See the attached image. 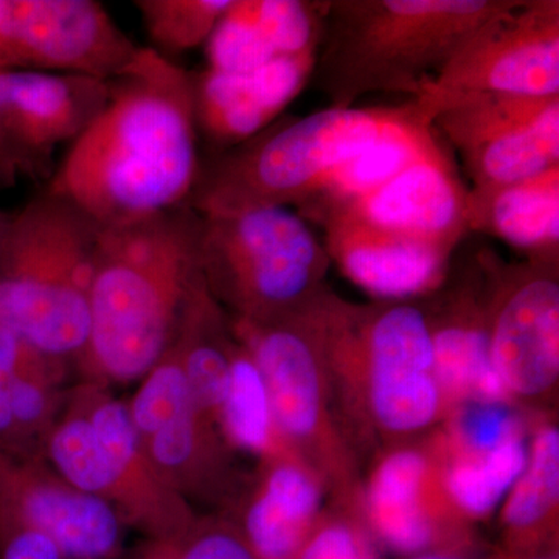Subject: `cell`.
Instances as JSON below:
<instances>
[{"mask_svg":"<svg viewBox=\"0 0 559 559\" xmlns=\"http://www.w3.org/2000/svg\"><path fill=\"white\" fill-rule=\"evenodd\" d=\"M559 499V432L543 428L528 448V462L510 489L503 509L506 549L524 554L554 546V520Z\"/></svg>","mask_w":559,"mask_h":559,"instance_id":"obj_25","label":"cell"},{"mask_svg":"<svg viewBox=\"0 0 559 559\" xmlns=\"http://www.w3.org/2000/svg\"><path fill=\"white\" fill-rule=\"evenodd\" d=\"M127 404L151 465L173 492L193 510L231 498L226 440L194 403L175 349L140 380Z\"/></svg>","mask_w":559,"mask_h":559,"instance_id":"obj_9","label":"cell"},{"mask_svg":"<svg viewBox=\"0 0 559 559\" xmlns=\"http://www.w3.org/2000/svg\"><path fill=\"white\" fill-rule=\"evenodd\" d=\"M440 145L432 127L418 116L412 102L406 103L381 138L337 168L322 191L304 202L299 212L359 200Z\"/></svg>","mask_w":559,"mask_h":559,"instance_id":"obj_24","label":"cell"},{"mask_svg":"<svg viewBox=\"0 0 559 559\" xmlns=\"http://www.w3.org/2000/svg\"><path fill=\"white\" fill-rule=\"evenodd\" d=\"M108 100V80L0 72V190L20 179L50 180L55 151L79 139Z\"/></svg>","mask_w":559,"mask_h":559,"instance_id":"obj_12","label":"cell"},{"mask_svg":"<svg viewBox=\"0 0 559 559\" xmlns=\"http://www.w3.org/2000/svg\"><path fill=\"white\" fill-rule=\"evenodd\" d=\"M558 253L520 266L498 260L489 307V352L509 395L538 399L559 377Z\"/></svg>","mask_w":559,"mask_h":559,"instance_id":"obj_13","label":"cell"},{"mask_svg":"<svg viewBox=\"0 0 559 559\" xmlns=\"http://www.w3.org/2000/svg\"><path fill=\"white\" fill-rule=\"evenodd\" d=\"M325 230L326 252L345 277L373 296L392 301L439 288L455 249L378 229L342 209H318L300 215Z\"/></svg>","mask_w":559,"mask_h":559,"instance_id":"obj_16","label":"cell"},{"mask_svg":"<svg viewBox=\"0 0 559 559\" xmlns=\"http://www.w3.org/2000/svg\"><path fill=\"white\" fill-rule=\"evenodd\" d=\"M297 559H380L377 543L355 522H316Z\"/></svg>","mask_w":559,"mask_h":559,"instance_id":"obj_31","label":"cell"},{"mask_svg":"<svg viewBox=\"0 0 559 559\" xmlns=\"http://www.w3.org/2000/svg\"><path fill=\"white\" fill-rule=\"evenodd\" d=\"M151 49L173 61L207 43L234 0H135Z\"/></svg>","mask_w":559,"mask_h":559,"instance_id":"obj_28","label":"cell"},{"mask_svg":"<svg viewBox=\"0 0 559 559\" xmlns=\"http://www.w3.org/2000/svg\"><path fill=\"white\" fill-rule=\"evenodd\" d=\"M103 226L44 190L11 216L0 249V325L75 366L90 336V294Z\"/></svg>","mask_w":559,"mask_h":559,"instance_id":"obj_4","label":"cell"},{"mask_svg":"<svg viewBox=\"0 0 559 559\" xmlns=\"http://www.w3.org/2000/svg\"><path fill=\"white\" fill-rule=\"evenodd\" d=\"M528 448L516 436L488 454L454 463L447 474V489L455 506L468 516H487L520 479L527 466Z\"/></svg>","mask_w":559,"mask_h":559,"instance_id":"obj_27","label":"cell"},{"mask_svg":"<svg viewBox=\"0 0 559 559\" xmlns=\"http://www.w3.org/2000/svg\"><path fill=\"white\" fill-rule=\"evenodd\" d=\"M409 559H468L463 550H437L417 555Z\"/></svg>","mask_w":559,"mask_h":559,"instance_id":"obj_36","label":"cell"},{"mask_svg":"<svg viewBox=\"0 0 559 559\" xmlns=\"http://www.w3.org/2000/svg\"><path fill=\"white\" fill-rule=\"evenodd\" d=\"M237 340V337H235ZM218 430L230 447L264 460L289 457L272 415L266 385L249 353L237 341L230 388L218 418Z\"/></svg>","mask_w":559,"mask_h":559,"instance_id":"obj_26","label":"cell"},{"mask_svg":"<svg viewBox=\"0 0 559 559\" xmlns=\"http://www.w3.org/2000/svg\"><path fill=\"white\" fill-rule=\"evenodd\" d=\"M311 314L325 366L366 381L367 407L382 430L412 433L436 421L443 392L428 311L403 300L355 307L323 293Z\"/></svg>","mask_w":559,"mask_h":559,"instance_id":"obj_6","label":"cell"},{"mask_svg":"<svg viewBox=\"0 0 559 559\" xmlns=\"http://www.w3.org/2000/svg\"><path fill=\"white\" fill-rule=\"evenodd\" d=\"M429 463L417 451H399L382 460L367 491V520L374 543L395 554L417 557L437 550H463L426 509Z\"/></svg>","mask_w":559,"mask_h":559,"instance_id":"obj_20","label":"cell"},{"mask_svg":"<svg viewBox=\"0 0 559 559\" xmlns=\"http://www.w3.org/2000/svg\"><path fill=\"white\" fill-rule=\"evenodd\" d=\"M0 559H66L39 530L0 514Z\"/></svg>","mask_w":559,"mask_h":559,"instance_id":"obj_32","label":"cell"},{"mask_svg":"<svg viewBox=\"0 0 559 559\" xmlns=\"http://www.w3.org/2000/svg\"><path fill=\"white\" fill-rule=\"evenodd\" d=\"M520 0H326L311 81L331 108L370 94L417 98L451 58Z\"/></svg>","mask_w":559,"mask_h":559,"instance_id":"obj_3","label":"cell"},{"mask_svg":"<svg viewBox=\"0 0 559 559\" xmlns=\"http://www.w3.org/2000/svg\"><path fill=\"white\" fill-rule=\"evenodd\" d=\"M0 514L49 536L66 559H114L123 544L119 514L69 484L46 459L0 454Z\"/></svg>","mask_w":559,"mask_h":559,"instance_id":"obj_15","label":"cell"},{"mask_svg":"<svg viewBox=\"0 0 559 559\" xmlns=\"http://www.w3.org/2000/svg\"><path fill=\"white\" fill-rule=\"evenodd\" d=\"M469 231H487L530 257L558 253L559 165L487 197L469 198Z\"/></svg>","mask_w":559,"mask_h":559,"instance_id":"obj_23","label":"cell"},{"mask_svg":"<svg viewBox=\"0 0 559 559\" xmlns=\"http://www.w3.org/2000/svg\"><path fill=\"white\" fill-rule=\"evenodd\" d=\"M108 86L105 109L73 140L47 190L103 227L186 205L201 160L190 70L142 47Z\"/></svg>","mask_w":559,"mask_h":559,"instance_id":"obj_1","label":"cell"},{"mask_svg":"<svg viewBox=\"0 0 559 559\" xmlns=\"http://www.w3.org/2000/svg\"><path fill=\"white\" fill-rule=\"evenodd\" d=\"M516 436H520L516 418L506 403L474 400L455 418V437L468 457L488 454Z\"/></svg>","mask_w":559,"mask_h":559,"instance_id":"obj_30","label":"cell"},{"mask_svg":"<svg viewBox=\"0 0 559 559\" xmlns=\"http://www.w3.org/2000/svg\"><path fill=\"white\" fill-rule=\"evenodd\" d=\"M412 105L440 142L457 151L471 179L469 198L559 165V95L460 94Z\"/></svg>","mask_w":559,"mask_h":559,"instance_id":"obj_8","label":"cell"},{"mask_svg":"<svg viewBox=\"0 0 559 559\" xmlns=\"http://www.w3.org/2000/svg\"><path fill=\"white\" fill-rule=\"evenodd\" d=\"M171 559H257L231 520L198 516L178 540L168 544Z\"/></svg>","mask_w":559,"mask_h":559,"instance_id":"obj_29","label":"cell"},{"mask_svg":"<svg viewBox=\"0 0 559 559\" xmlns=\"http://www.w3.org/2000/svg\"><path fill=\"white\" fill-rule=\"evenodd\" d=\"M68 395L90 419L102 447L148 510L156 528L154 543L178 540L197 521V511L157 476L132 425L127 401L116 399L106 385L92 381L81 382Z\"/></svg>","mask_w":559,"mask_h":559,"instance_id":"obj_19","label":"cell"},{"mask_svg":"<svg viewBox=\"0 0 559 559\" xmlns=\"http://www.w3.org/2000/svg\"><path fill=\"white\" fill-rule=\"evenodd\" d=\"M266 465L241 521H231L257 559H297L318 522L322 491L296 459H271Z\"/></svg>","mask_w":559,"mask_h":559,"instance_id":"obj_21","label":"cell"},{"mask_svg":"<svg viewBox=\"0 0 559 559\" xmlns=\"http://www.w3.org/2000/svg\"><path fill=\"white\" fill-rule=\"evenodd\" d=\"M503 559H559L557 547L549 546L544 549L524 551V554H503Z\"/></svg>","mask_w":559,"mask_h":559,"instance_id":"obj_35","label":"cell"},{"mask_svg":"<svg viewBox=\"0 0 559 559\" xmlns=\"http://www.w3.org/2000/svg\"><path fill=\"white\" fill-rule=\"evenodd\" d=\"M342 209L356 218L419 240L457 249L469 231L468 189L443 146L418 157L359 200L300 210Z\"/></svg>","mask_w":559,"mask_h":559,"instance_id":"obj_17","label":"cell"},{"mask_svg":"<svg viewBox=\"0 0 559 559\" xmlns=\"http://www.w3.org/2000/svg\"><path fill=\"white\" fill-rule=\"evenodd\" d=\"M235 345L229 316L202 282L183 311L171 348L194 403L216 428L230 388Z\"/></svg>","mask_w":559,"mask_h":559,"instance_id":"obj_22","label":"cell"},{"mask_svg":"<svg viewBox=\"0 0 559 559\" xmlns=\"http://www.w3.org/2000/svg\"><path fill=\"white\" fill-rule=\"evenodd\" d=\"M140 49L95 0H0V72L110 80Z\"/></svg>","mask_w":559,"mask_h":559,"instance_id":"obj_10","label":"cell"},{"mask_svg":"<svg viewBox=\"0 0 559 559\" xmlns=\"http://www.w3.org/2000/svg\"><path fill=\"white\" fill-rule=\"evenodd\" d=\"M201 215L189 205L127 226L103 227L90 294V336L76 359L84 381H140L171 348L204 282Z\"/></svg>","mask_w":559,"mask_h":559,"instance_id":"obj_2","label":"cell"},{"mask_svg":"<svg viewBox=\"0 0 559 559\" xmlns=\"http://www.w3.org/2000/svg\"><path fill=\"white\" fill-rule=\"evenodd\" d=\"M0 454L14 459H44L43 452L21 432L11 412L5 388H0Z\"/></svg>","mask_w":559,"mask_h":559,"instance_id":"obj_34","label":"cell"},{"mask_svg":"<svg viewBox=\"0 0 559 559\" xmlns=\"http://www.w3.org/2000/svg\"><path fill=\"white\" fill-rule=\"evenodd\" d=\"M142 559H171L170 546L168 544L153 543Z\"/></svg>","mask_w":559,"mask_h":559,"instance_id":"obj_37","label":"cell"},{"mask_svg":"<svg viewBox=\"0 0 559 559\" xmlns=\"http://www.w3.org/2000/svg\"><path fill=\"white\" fill-rule=\"evenodd\" d=\"M47 359L50 356L40 353L13 330L0 325V388H5L21 371L33 369Z\"/></svg>","mask_w":559,"mask_h":559,"instance_id":"obj_33","label":"cell"},{"mask_svg":"<svg viewBox=\"0 0 559 559\" xmlns=\"http://www.w3.org/2000/svg\"><path fill=\"white\" fill-rule=\"evenodd\" d=\"M400 108H326L275 120L234 148L201 157L186 205L200 215L300 207L331 175L381 138Z\"/></svg>","mask_w":559,"mask_h":559,"instance_id":"obj_5","label":"cell"},{"mask_svg":"<svg viewBox=\"0 0 559 559\" xmlns=\"http://www.w3.org/2000/svg\"><path fill=\"white\" fill-rule=\"evenodd\" d=\"M316 51L283 57L248 73L190 72L194 124L210 153L234 148L278 119L299 97L314 69Z\"/></svg>","mask_w":559,"mask_h":559,"instance_id":"obj_18","label":"cell"},{"mask_svg":"<svg viewBox=\"0 0 559 559\" xmlns=\"http://www.w3.org/2000/svg\"><path fill=\"white\" fill-rule=\"evenodd\" d=\"M310 307L267 322L230 318V326L259 367L280 437L314 455L326 433V369Z\"/></svg>","mask_w":559,"mask_h":559,"instance_id":"obj_14","label":"cell"},{"mask_svg":"<svg viewBox=\"0 0 559 559\" xmlns=\"http://www.w3.org/2000/svg\"><path fill=\"white\" fill-rule=\"evenodd\" d=\"M460 94L559 95L558 0H520L469 39L414 102Z\"/></svg>","mask_w":559,"mask_h":559,"instance_id":"obj_11","label":"cell"},{"mask_svg":"<svg viewBox=\"0 0 559 559\" xmlns=\"http://www.w3.org/2000/svg\"><path fill=\"white\" fill-rule=\"evenodd\" d=\"M11 216L9 213L0 212V249H2L3 241H5L7 231H9Z\"/></svg>","mask_w":559,"mask_h":559,"instance_id":"obj_38","label":"cell"},{"mask_svg":"<svg viewBox=\"0 0 559 559\" xmlns=\"http://www.w3.org/2000/svg\"><path fill=\"white\" fill-rule=\"evenodd\" d=\"M325 245L289 207L201 215L205 286L234 319L267 322L294 314L323 293Z\"/></svg>","mask_w":559,"mask_h":559,"instance_id":"obj_7","label":"cell"}]
</instances>
